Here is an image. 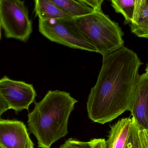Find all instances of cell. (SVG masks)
<instances>
[{
	"instance_id": "6da1fadb",
	"label": "cell",
	"mask_w": 148,
	"mask_h": 148,
	"mask_svg": "<svg viewBox=\"0 0 148 148\" xmlns=\"http://www.w3.org/2000/svg\"><path fill=\"white\" fill-rule=\"evenodd\" d=\"M142 64L136 53L124 46L103 56L96 83L88 96L90 119L104 124L130 112Z\"/></svg>"
},
{
	"instance_id": "7a4b0ae2",
	"label": "cell",
	"mask_w": 148,
	"mask_h": 148,
	"mask_svg": "<svg viewBox=\"0 0 148 148\" xmlns=\"http://www.w3.org/2000/svg\"><path fill=\"white\" fill-rule=\"evenodd\" d=\"M77 102L69 93L56 90H49L41 101L35 103L27 123L38 147L50 148L67 134L69 119Z\"/></svg>"
},
{
	"instance_id": "3957f363",
	"label": "cell",
	"mask_w": 148,
	"mask_h": 148,
	"mask_svg": "<svg viewBox=\"0 0 148 148\" xmlns=\"http://www.w3.org/2000/svg\"><path fill=\"white\" fill-rule=\"evenodd\" d=\"M74 18L81 32L103 56L123 47L121 28L102 10Z\"/></svg>"
},
{
	"instance_id": "277c9868",
	"label": "cell",
	"mask_w": 148,
	"mask_h": 148,
	"mask_svg": "<svg viewBox=\"0 0 148 148\" xmlns=\"http://www.w3.org/2000/svg\"><path fill=\"white\" fill-rule=\"evenodd\" d=\"M38 27L40 33L51 41L72 48L97 53L81 32L73 17L39 20Z\"/></svg>"
},
{
	"instance_id": "5b68a950",
	"label": "cell",
	"mask_w": 148,
	"mask_h": 148,
	"mask_svg": "<svg viewBox=\"0 0 148 148\" xmlns=\"http://www.w3.org/2000/svg\"><path fill=\"white\" fill-rule=\"evenodd\" d=\"M0 24L7 38L24 42L33 31L32 21L23 1L0 0Z\"/></svg>"
},
{
	"instance_id": "8992f818",
	"label": "cell",
	"mask_w": 148,
	"mask_h": 148,
	"mask_svg": "<svg viewBox=\"0 0 148 148\" xmlns=\"http://www.w3.org/2000/svg\"><path fill=\"white\" fill-rule=\"evenodd\" d=\"M0 94L10 109L16 113L28 110L36 96L32 84L14 81L6 76L0 79Z\"/></svg>"
},
{
	"instance_id": "52a82bcc",
	"label": "cell",
	"mask_w": 148,
	"mask_h": 148,
	"mask_svg": "<svg viewBox=\"0 0 148 148\" xmlns=\"http://www.w3.org/2000/svg\"><path fill=\"white\" fill-rule=\"evenodd\" d=\"M0 148H34L23 123L0 119Z\"/></svg>"
},
{
	"instance_id": "ba28073f",
	"label": "cell",
	"mask_w": 148,
	"mask_h": 148,
	"mask_svg": "<svg viewBox=\"0 0 148 148\" xmlns=\"http://www.w3.org/2000/svg\"><path fill=\"white\" fill-rule=\"evenodd\" d=\"M130 113L140 130H148V75H140Z\"/></svg>"
},
{
	"instance_id": "9c48e42d",
	"label": "cell",
	"mask_w": 148,
	"mask_h": 148,
	"mask_svg": "<svg viewBox=\"0 0 148 148\" xmlns=\"http://www.w3.org/2000/svg\"><path fill=\"white\" fill-rule=\"evenodd\" d=\"M133 119L123 118L110 126L105 148H125L130 134Z\"/></svg>"
},
{
	"instance_id": "30bf717a",
	"label": "cell",
	"mask_w": 148,
	"mask_h": 148,
	"mask_svg": "<svg viewBox=\"0 0 148 148\" xmlns=\"http://www.w3.org/2000/svg\"><path fill=\"white\" fill-rule=\"evenodd\" d=\"M131 31L141 38H148V0H136Z\"/></svg>"
},
{
	"instance_id": "8fae6325",
	"label": "cell",
	"mask_w": 148,
	"mask_h": 148,
	"mask_svg": "<svg viewBox=\"0 0 148 148\" xmlns=\"http://www.w3.org/2000/svg\"><path fill=\"white\" fill-rule=\"evenodd\" d=\"M34 2V11L39 20L71 17L56 6L52 0H36Z\"/></svg>"
},
{
	"instance_id": "7c38bea8",
	"label": "cell",
	"mask_w": 148,
	"mask_h": 148,
	"mask_svg": "<svg viewBox=\"0 0 148 148\" xmlns=\"http://www.w3.org/2000/svg\"><path fill=\"white\" fill-rule=\"evenodd\" d=\"M60 9L71 17H80L89 14L94 10L87 6L83 0H52Z\"/></svg>"
},
{
	"instance_id": "4fadbf2b",
	"label": "cell",
	"mask_w": 148,
	"mask_h": 148,
	"mask_svg": "<svg viewBox=\"0 0 148 148\" xmlns=\"http://www.w3.org/2000/svg\"><path fill=\"white\" fill-rule=\"evenodd\" d=\"M111 6L116 13H121L126 23L132 22L135 9L136 0H112Z\"/></svg>"
},
{
	"instance_id": "5bb4252c",
	"label": "cell",
	"mask_w": 148,
	"mask_h": 148,
	"mask_svg": "<svg viewBox=\"0 0 148 148\" xmlns=\"http://www.w3.org/2000/svg\"><path fill=\"white\" fill-rule=\"evenodd\" d=\"M139 130L138 126L134 120L133 119V123L130 134L125 148H140L138 136Z\"/></svg>"
},
{
	"instance_id": "9a60e30c",
	"label": "cell",
	"mask_w": 148,
	"mask_h": 148,
	"mask_svg": "<svg viewBox=\"0 0 148 148\" xmlns=\"http://www.w3.org/2000/svg\"><path fill=\"white\" fill-rule=\"evenodd\" d=\"M59 148H92L90 142L81 141L73 138L66 140Z\"/></svg>"
},
{
	"instance_id": "2e32d148",
	"label": "cell",
	"mask_w": 148,
	"mask_h": 148,
	"mask_svg": "<svg viewBox=\"0 0 148 148\" xmlns=\"http://www.w3.org/2000/svg\"><path fill=\"white\" fill-rule=\"evenodd\" d=\"M140 148H148V133L146 130H139Z\"/></svg>"
},
{
	"instance_id": "e0dca14e",
	"label": "cell",
	"mask_w": 148,
	"mask_h": 148,
	"mask_svg": "<svg viewBox=\"0 0 148 148\" xmlns=\"http://www.w3.org/2000/svg\"><path fill=\"white\" fill-rule=\"evenodd\" d=\"M84 3L94 11H102L101 6L103 0H83Z\"/></svg>"
},
{
	"instance_id": "ac0fdd59",
	"label": "cell",
	"mask_w": 148,
	"mask_h": 148,
	"mask_svg": "<svg viewBox=\"0 0 148 148\" xmlns=\"http://www.w3.org/2000/svg\"><path fill=\"white\" fill-rule=\"evenodd\" d=\"M92 148H105L106 140L104 139H94L90 141Z\"/></svg>"
},
{
	"instance_id": "d6986e66",
	"label": "cell",
	"mask_w": 148,
	"mask_h": 148,
	"mask_svg": "<svg viewBox=\"0 0 148 148\" xmlns=\"http://www.w3.org/2000/svg\"><path fill=\"white\" fill-rule=\"evenodd\" d=\"M9 109L8 106L0 94V119L2 114Z\"/></svg>"
},
{
	"instance_id": "ffe728a7",
	"label": "cell",
	"mask_w": 148,
	"mask_h": 148,
	"mask_svg": "<svg viewBox=\"0 0 148 148\" xmlns=\"http://www.w3.org/2000/svg\"><path fill=\"white\" fill-rule=\"evenodd\" d=\"M146 73L148 75V64L147 65L146 68Z\"/></svg>"
},
{
	"instance_id": "44dd1931",
	"label": "cell",
	"mask_w": 148,
	"mask_h": 148,
	"mask_svg": "<svg viewBox=\"0 0 148 148\" xmlns=\"http://www.w3.org/2000/svg\"><path fill=\"white\" fill-rule=\"evenodd\" d=\"M1 39V24H0V40Z\"/></svg>"
},
{
	"instance_id": "7402d4cb",
	"label": "cell",
	"mask_w": 148,
	"mask_h": 148,
	"mask_svg": "<svg viewBox=\"0 0 148 148\" xmlns=\"http://www.w3.org/2000/svg\"><path fill=\"white\" fill-rule=\"evenodd\" d=\"M147 132H148V130H147Z\"/></svg>"
},
{
	"instance_id": "603a6c76",
	"label": "cell",
	"mask_w": 148,
	"mask_h": 148,
	"mask_svg": "<svg viewBox=\"0 0 148 148\" xmlns=\"http://www.w3.org/2000/svg\"></svg>"
}]
</instances>
